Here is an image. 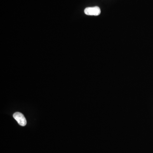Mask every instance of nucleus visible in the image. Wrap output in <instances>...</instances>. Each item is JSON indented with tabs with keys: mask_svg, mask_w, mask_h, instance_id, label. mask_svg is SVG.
I'll use <instances>...</instances> for the list:
<instances>
[{
	"mask_svg": "<svg viewBox=\"0 0 153 153\" xmlns=\"http://www.w3.org/2000/svg\"><path fill=\"white\" fill-rule=\"evenodd\" d=\"M13 116L20 126H24L27 125V120L24 117V115L21 113L17 112L14 114Z\"/></svg>",
	"mask_w": 153,
	"mask_h": 153,
	"instance_id": "obj_2",
	"label": "nucleus"
},
{
	"mask_svg": "<svg viewBox=\"0 0 153 153\" xmlns=\"http://www.w3.org/2000/svg\"><path fill=\"white\" fill-rule=\"evenodd\" d=\"M84 13L88 15L98 16L100 15L101 10L98 6L87 7L85 9Z\"/></svg>",
	"mask_w": 153,
	"mask_h": 153,
	"instance_id": "obj_1",
	"label": "nucleus"
}]
</instances>
